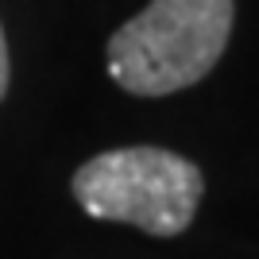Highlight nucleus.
Returning a JSON list of instances; mask_svg holds the SVG:
<instances>
[{
  "label": "nucleus",
  "instance_id": "nucleus-3",
  "mask_svg": "<svg viewBox=\"0 0 259 259\" xmlns=\"http://www.w3.org/2000/svg\"><path fill=\"white\" fill-rule=\"evenodd\" d=\"M8 93V43H4V27H0V101Z\"/></svg>",
  "mask_w": 259,
  "mask_h": 259
},
{
  "label": "nucleus",
  "instance_id": "nucleus-2",
  "mask_svg": "<svg viewBox=\"0 0 259 259\" xmlns=\"http://www.w3.org/2000/svg\"><path fill=\"white\" fill-rule=\"evenodd\" d=\"M201 170L162 147L105 151L74 174V197L89 217L136 225L151 236H178L201 205Z\"/></svg>",
  "mask_w": 259,
  "mask_h": 259
},
{
  "label": "nucleus",
  "instance_id": "nucleus-1",
  "mask_svg": "<svg viewBox=\"0 0 259 259\" xmlns=\"http://www.w3.org/2000/svg\"><path fill=\"white\" fill-rule=\"evenodd\" d=\"M232 0H151L108 39V74L136 97H166L221 62Z\"/></svg>",
  "mask_w": 259,
  "mask_h": 259
}]
</instances>
